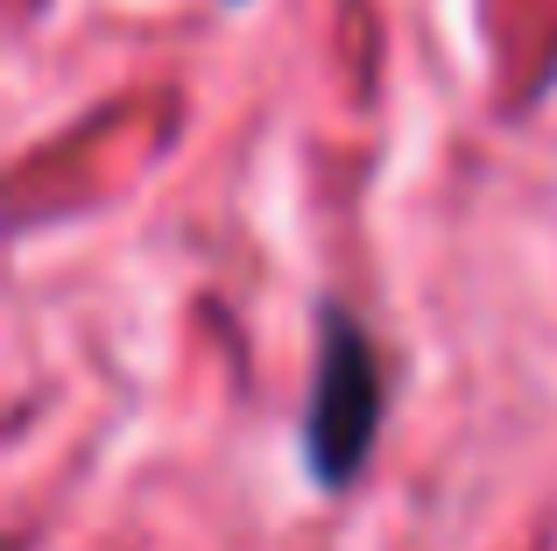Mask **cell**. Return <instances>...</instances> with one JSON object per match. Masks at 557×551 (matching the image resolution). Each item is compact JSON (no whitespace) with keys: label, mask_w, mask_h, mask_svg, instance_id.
<instances>
[{"label":"cell","mask_w":557,"mask_h":551,"mask_svg":"<svg viewBox=\"0 0 557 551\" xmlns=\"http://www.w3.org/2000/svg\"><path fill=\"white\" fill-rule=\"evenodd\" d=\"M381 431V360L374 340L360 332L354 311L325 304L318 311V375H311V411H304V460L318 488H346L360 474Z\"/></svg>","instance_id":"obj_1"}]
</instances>
